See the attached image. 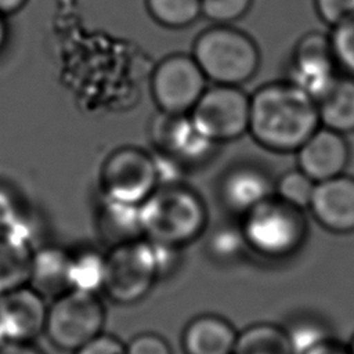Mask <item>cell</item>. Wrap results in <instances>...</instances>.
I'll use <instances>...</instances> for the list:
<instances>
[{
    "label": "cell",
    "mask_w": 354,
    "mask_h": 354,
    "mask_svg": "<svg viewBox=\"0 0 354 354\" xmlns=\"http://www.w3.org/2000/svg\"><path fill=\"white\" fill-rule=\"evenodd\" d=\"M319 126L315 100L290 80L270 82L250 95L248 131L268 151L297 152Z\"/></svg>",
    "instance_id": "1"
},
{
    "label": "cell",
    "mask_w": 354,
    "mask_h": 354,
    "mask_svg": "<svg viewBox=\"0 0 354 354\" xmlns=\"http://www.w3.org/2000/svg\"><path fill=\"white\" fill-rule=\"evenodd\" d=\"M144 238L181 248L196 239L207 221L201 196L177 184L158 187L140 205Z\"/></svg>",
    "instance_id": "2"
},
{
    "label": "cell",
    "mask_w": 354,
    "mask_h": 354,
    "mask_svg": "<svg viewBox=\"0 0 354 354\" xmlns=\"http://www.w3.org/2000/svg\"><path fill=\"white\" fill-rule=\"evenodd\" d=\"M192 57L214 84L241 86L252 79L260 65L254 40L231 25H218L201 32L192 46Z\"/></svg>",
    "instance_id": "3"
},
{
    "label": "cell",
    "mask_w": 354,
    "mask_h": 354,
    "mask_svg": "<svg viewBox=\"0 0 354 354\" xmlns=\"http://www.w3.org/2000/svg\"><path fill=\"white\" fill-rule=\"evenodd\" d=\"M241 230L249 249L270 259H282L304 243L307 223L301 209L272 194L243 214Z\"/></svg>",
    "instance_id": "4"
},
{
    "label": "cell",
    "mask_w": 354,
    "mask_h": 354,
    "mask_svg": "<svg viewBox=\"0 0 354 354\" xmlns=\"http://www.w3.org/2000/svg\"><path fill=\"white\" fill-rule=\"evenodd\" d=\"M106 310L97 293L69 289L47 307L44 335L59 351L75 353L104 332Z\"/></svg>",
    "instance_id": "5"
},
{
    "label": "cell",
    "mask_w": 354,
    "mask_h": 354,
    "mask_svg": "<svg viewBox=\"0 0 354 354\" xmlns=\"http://www.w3.org/2000/svg\"><path fill=\"white\" fill-rule=\"evenodd\" d=\"M160 278L153 245L141 238L109 248L105 253V278L102 290L120 306L141 301Z\"/></svg>",
    "instance_id": "6"
},
{
    "label": "cell",
    "mask_w": 354,
    "mask_h": 354,
    "mask_svg": "<svg viewBox=\"0 0 354 354\" xmlns=\"http://www.w3.org/2000/svg\"><path fill=\"white\" fill-rule=\"evenodd\" d=\"M248 95L239 86L214 84L206 87L189 116L199 131L214 144L231 141L248 131Z\"/></svg>",
    "instance_id": "7"
},
{
    "label": "cell",
    "mask_w": 354,
    "mask_h": 354,
    "mask_svg": "<svg viewBox=\"0 0 354 354\" xmlns=\"http://www.w3.org/2000/svg\"><path fill=\"white\" fill-rule=\"evenodd\" d=\"M100 183L104 196L141 205L158 188L153 156L138 147H120L104 160Z\"/></svg>",
    "instance_id": "8"
},
{
    "label": "cell",
    "mask_w": 354,
    "mask_h": 354,
    "mask_svg": "<svg viewBox=\"0 0 354 354\" xmlns=\"http://www.w3.org/2000/svg\"><path fill=\"white\" fill-rule=\"evenodd\" d=\"M206 76L188 54H171L159 61L151 77L152 97L165 113H189L203 91Z\"/></svg>",
    "instance_id": "9"
},
{
    "label": "cell",
    "mask_w": 354,
    "mask_h": 354,
    "mask_svg": "<svg viewBox=\"0 0 354 354\" xmlns=\"http://www.w3.org/2000/svg\"><path fill=\"white\" fill-rule=\"evenodd\" d=\"M336 68L330 37L313 30L303 35L295 44L288 80L317 100L337 76Z\"/></svg>",
    "instance_id": "10"
},
{
    "label": "cell",
    "mask_w": 354,
    "mask_h": 354,
    "mask_svg": "<svg viewBox=\"0 0 354 354\" xmlns=\"http://www.w3.org/2000/svg\"><path fill=\"white\" fill-rule=\"evenodd\" d=\"M149 130L156 149L185 167L203 163L213 153L216 145L199 131L189 113L160 112L152 120Z\"/></svg>",
    "instance_id": "11"
},
{
    "label": "cell",
    "mask_w": 354,
    "mask_h": 354,
    "mask_svg": "<svg viewBox=\"0 0 354 354\" xmlns=\"http://www.w3.org/2000/svg\"><path fill=\"white\" fill-rule=\"evenodd\" d=\"M47 303L29 285L0 295V344L33 342L44 333Z\"/></svg>",
    "instance_id": "12"
},
{
    "label": "cell",
    "mask_w": 354,
    "mask_h": 354,
    "mask_svg": "<svg viewBox=\"0 0 354 354\" xmlns=\"http://www.w3.org/2000/svg\"><path fill=\"white\" fill-rule=\"evenodd\" d=\"M308 209L325 230L354 232V177L340 174L315 183Z\"/></svg>",
    "instance_id": "13"
},
{
    "label": "cell",
    "mask_w": 354,
    "mask_h": 354,
    "mask_svg": "<svg viewBox=\"0 0 354 354\" xmlns=\"http://www.w3.org/2000/svg\"><path fill=\"white\" fill-rule=\"evenodd\" d=\"M296 153L299 169L315 183L343 174L350 160V148L344 134L322 126Z\"/></svg>",
    "instance_id": "14"
},
{
    "label": "cell",
    "mask_w": 354,
    "mask_h": 354,
    "mask_svg": "<svg viewBox=\"0 0 354 354\" xmlns=\"http://www.w3.org/2000/svg\"><path fill=\"white\" fill-rule=\"evenodd\" d=\"M238 330L230 319L214 313L192 317L181 332L184 354H232Z\"/></svg>",
    "instance_id": "15"
},
{
    "label": "cell",
    "mask_w": 354,
    "mask_h": 354,
    "mask_svg": "<svg viewBox=\"0 0 354 354\" xmlns=\"http://www.w3.org/2000/svg\"><path fill=\"white\" fill-rule=\"evenodd\" d=\"M28 285L44 299H55L72 289L71 253L54 245L33 250Z\"/></svg>",
    "instance_id": "16"
},
{
    "label": "cell",
    "mask_w": 354,
    "mask_h": 354,
    "mask_svg": "<svg viewBox=\"0 0 354 354\" xmlns=\"http://www.w3.org/2000/svg\"><path fill=\"white\" fill-rule=\"evenodd\" d=\"M274 183L270 176L256 166H239L231 170L221 183V198L224 205L239 214H245L252 207L274 194Z\"/></svg>",
    "instance_id": "17"
},
{
    "label": "cell",
    "mask_w": 354,
    "mask_h": 354,
    "mask_svg": "<svg viewBox=\"0 0 354 354\" xmlns=\"http://www.w3.org/2000/svg\"><path fill=\"white\" fill-rule=\"evenodd\" d=\"M97 231L108 248L144 238L140 205L119 202L102 195L97 209Z\"/></svg>",
    "instance_id": "18"
},
{
    "label": "cell",
    "mask_w": 354,
    "mask_h": 354,
    "mask_svg": "<svg viewBox=\"0 0 354 354\" xmlns=\"http://www.w3.org/2000/svg\"><path fill=\"white\" fill-rule=\"evenodd\" d=\"M319 124L340 134L354 131V77L336 76L315 100Z\"/></svg>",
    "instance_id": "19"
},
{
    "label": "cell",
    "mask_w": 354,
    "mask_h": 354,
    "mask_svg": "<svg viewBox=\"0 0 354 354\" xmlns=\"http://www.w3.org/2000/svg\"><path fill=\"white\" fill-rule=\"evenodd\" d=\"M33 246L11 230H0V295L28 285Z\"/></svg>",
    "instance_id": "20"
},
{
    "label": "cell",
    "mask_w": 354,
    "mask_h": 354,
    "mask_svg": "<svg viewBox=\"0 0 354 354\" xmlns=\"http://www.w3.org/2000/svg\"><path fill=\"white\" fill-rule=\"evenodd\" d=\"M232 354H296L286 328L254 322L238 330Z\"/></svg>",
    "instance_id": "21"
},
{
    "label": "cell",
    "mask_w": 354,
    "mask_h": 354,
    "mask_svg": "<svg viewBox=\"0 0 354 354\" xmlns=\"http://www.w3.org/2000/svg\"><path fill=\"white\" fill-rule=\"evenodd\" d=\"M105 278V253L95 249H82L71 253L72 289L97 293L102 290Z\"/></svg>",
    "instance_id": "22"
},
{
    "label": "cell",
    "mask_w": 354,
    "mask_h": 354,
    "mask_svg": "<svg viewBox=\"0 0 354 354\" xmlns=\"http://www.w3.org/2000/svg\"><path fill=\"white\" fill-rule=\"evenodd\" d=\"M149 15L160 25L180 29L194 24L201 15V0H145Z\"/></svg>",
    "instance_id": "23"
},
{
    "label": "cell",
    "mask_w": 354,
    "mask_h": 354,
    "mask_svg": "<svg viewBox=\"0 0 354 354\" xmlns=\"http://www.w3.org/2000/svg\"><path fill=\"white\" fill-rule=\"evenodd\" d=\"M314 187L315 181L300 169H296L289 170L279 177L274 185V194L286 203L303 210L310 205Z\"/></svg>",
    "instance_id": "24"
},
{
    "label": "cell",
    "mask_w": 354,
    "mask_h": 354,
    "mask_svg": "<svg viewBox=\"0 0 354 354\" xmlns=\"http://www.w3.org/2000/svg\"><path fill=\"white\" fill-rule=\"evenodd\" d=\"M248 248L241 227H220L216 230L209 241L210 253L220 260H232L242 254Z\"/></svg>",
    "instance_id": "25"
},
{
    "label": "cell",
    "mask_w": 354,
    "mask_h": 354,
    "mask_svg": "<svg viewBox=\"0 0 354 354\" xmlns=\"http://www.w3.org/2000/svg\"><path fill=\"white\" fill-rule=\"evenodd\" d=\"M329 37L337 68L354 76V19L332 28Z\"/></svg>",
    "instance_id": "26"
},
{
    "label": "cell",
    "mask_w": 354,
    "mask_h": 354,
    "mask_svg": "<svg viewBox=\"0 0 354 354\" xmlns=\"http://www.w3.org/2000/svg\"><path fill=\"white\" fill-rule=\"evenodd\" d=\"M253 0H201L202 15L218 25H230L242 18Z\"/></svg>",
    "instance_id": "27"
},
{
    "label": "cell",
    "mask_w": 354,
    "mask_h": 354,
    "mask_svg": "<svg viewBox=\"0 0 354 354\" xmlns=\"http://www.w3.org/2000/svg\"><path fill=\"white\" fill-rule=\"evenodd\" d=\"M319 19L330 28L354 19V0H314Z\"/></svg>",
    "instance_id": "28"
},
{
    "label": "cell",
    "mask_w": 354,
    "mask_h": 354,
    "mask_svg": "<svg viewBox=\"0 0 354 354\" xmlns=\"http://www.w3.org/2000/svg\"><path fill=\"white\" fill-rule=\"evenodd\" d=\"M126 354H173V350L162 335L141 332L126 343Z\"/></svg>",
    "instance_id": "29"
},
{
    "label": "cell",
    "mask_w": 354,
    "mask_h": 354,
    "mask_svg": "<svg viewBox=\"0 0 354 354\" xmlns=\"http://www.w3.org/2000/svg\"><path fill=\"white\" fill-rule=\"evenodd\" d=\"M152 156H153V163L156 170L158 187L177 185L183 183L184 173L187 169L183 163L159 151L156 155H152Z\"/></svg>",
    "instance_id": "30"
},
{
    "label": "cell",
    "mask_w": 354,
    "mask_h": 354,
    "mask_svg": "<svg viewBox=\"0 0 354 354\" xmlns=\"http://www.w3.org/2000/svg\"><path fill=\"white\" fill-rule=\"evenodd\" d=\"M73 354H126V343L112 333L102 332Z\"/></svg>",
    "instance_id": "31"
},
{
    "label": "cell",
    "mask_w": 354,
    "mask_h": 354,
    "mask_svg": "<svg viewBox=\"0 0 354 354\" xmlns=\"http://www.w3.org/2000/svg\"><path fill=\"white\" fill-rule=\"evenodd\" d=\"M22 216L24 212L15 195L0 187V230L12 227Z\"/></svg>",
    "instance_id": "32"
},
{
    "label": "cell",
    "mask_w": 354,
    "mask_h": 354,
    "mask_svg": "<svg viewBox=\"0 0 354 354\" xmlns=\"http://www.w3.org/2000/svg\"><path fill=\"white\" fill-rule=\"evenodd\" d=\"M300 354H351L348 344H344L330 336H326L306 350H303Z\"/></svg>",
    "instance_id": "33"
},
{
    "label": "cell",
    "mask_w": 354,
    "mask_h": 354,
    "mask_svg": "<svg viewBox=\"0 0 354 354\" xmlns=\"http://www.w3.org/2000/svg\"><path fill=\"white\" fill-rule=\"evenodd\" d=\"M0 354H44L33 342H7L0 344Z\"/></svg>",
    "instance_id": "34"
},
{
    "label": "cell",
    "mask_w": 354,
    "mask_h": 354,
    "mask_svg": "<svg viewBox=\"0 0 354 354\" xmlns=\"http://www.w3.org/2000/svg\"><path fill=\"white\" fill-rule=\"evenodd\" d=\"M26 3H28V0H0V14H3L4 17L15 14Z\"/></svg>",
    "instance_id": "35"
},
{
    "label": "cell",
    "mask_w": 354,
    "mask_h": 354,
    "mask_svg": "<svg viewBox=\"0 0 354 354\" xmlns=\"http://www.w3.org/2000/svg\"><path fill=\"white\" fill-rule=\"evenodd\" d=\"M7 37H8V28H7L6 17L3 14H0V53L7 43Z\"/></svg>",
    "instance_id": "36"
},
{
    "label": "cell",
    "mask_w": 354,
    "mask_h": 354,
    "mask_svg": "<svg viewBox=\"0 0 354 354\" xmlns=\"http://www.w3.org/2000/svg\"><path fill=\"white\" fill-rule=\"evenodd\" d=\"M348 348H350V353L354 354V335H353V337L348 342Z\"/></svg>",
    "instance_id": "37"
}]
</instances>
